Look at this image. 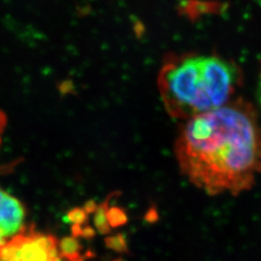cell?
<instances>
[{
    "label": "cell",
    "mask_w": 261,
    "mask_h": 261,
    "mask_svg": "<svg viewBox=\"0 0 261 261\" xmlns=\"http://www.w3.org/2000/svg\"><path fill=\"white\" fill-rule=\"evenodd\" d=\"M108 209H109V200H107L101 205L97 206L95 210L96 211V215L94 218L95 225L97 229L103 234L109 233L111 231V225L109 224L108 218H107Z\"/></svg>",
    "instance_id": "obj_6"
},
{
    "label": "cell",
    "mask_w": 261,
    "mask_h": 261,
    "mask_svg": "<svg viewBox=\"0 0 261 261\" xmlns=\"http://www.w3.org/2000/svg\"><path fill=\"white\" fill-rule=\"evenodd\" d=\"M106 244L109 248L112 249L113 251L118 252H128V245L126 238L122 234H117L115 236L110 237L106 240Z\"/></svg>",
    "instance_id": "obj_8"
},
{
    "label": "cell",
    "mask_w": 261,
    "mask_h": 261,
    "mask_svg": "<svg viewBox=\"0 0 261 261\" xmlns=\"http://www.w3.org/2000/svg\"><path fill=\"white\" fill-rule=\"evenodd\" d=\"M58 248L61 255L69 261H76L81 256L82 246L75 237H66L58 241Z\"/></svg>",
    "instance_id": "obj_5"
},
{
    "label": "cell",
    "mask_w": 261,
    "mask_h": 261,
    "mask_svg": "<svg viewBox=\"0 0 261 261\" xmlns=\"http://www.w3.org/2000/svg\"><path fill=\"white\" fill-rule=\"evenodd\" d=\"M183 174L209 195L248 191L261 172V129L243 99L190 119L175 141Z\"/></svg>",
    "instance_id": "obj_1"
},
{
    "label": "cell",
    "mask_w": 261,
    "mask_h": 261,
    "mask_svg": "<svg viewBox=\"0 0 261 261\" xmlns=\"http://www.w3.org/2000/svg\"><path fill=\"white\" fill-rule=\"evenodd\" d=\"M25 217L21 201L0 187V249L27 227Z\"/></svg>",
    "instance_id": "obj_4"
},
{
    "label": "cell",
    "mask_w": 261,
    "mask_h": 261,
    "mask_svg": "<svg viewBox=\"0 0 261 261\" xmlns=\"http://www.w3.org/2000/svg\"><path fill=\"white\" fill-rule=\"evenodd\" d=\"M107 218L111 227L121 226L128 222L127 214L119 207H112V208L109 207L107 211Z\"/></svg>",
    "instance_id": "obj_7"
},
{
    "label": "cell",
    "mask_w": 261,
    "mask_h": 261,
    "mask_svg": "<svg viewBox=\"0 0 261 261\" xmlns=\"http://www.w3.org/2000/svg\"><path fill=\"white\" fill-rule=\"evenodd\" d=\"M240 79L237 66L217 56H172L159 72V92L170 116L190 119L227 103Z\"/></svg>",
    "instance_id": "obj_2"
},
{
    "label": "cell",
    "mask_w": 261,
    "mask_h": 261,
    "mask_svg": "<svg viewBox=\"0 0 261 261\" xmlns=\"http://www.w3.org/2000/svg\"><path fill=\"white\" fill-rule=\"evenodd\" d=\"M87 213L84 208H74L66 215L67 221L74 224H84L87 219Z\"/></svg>",
    "instance_id": "obj_9"
},
{
    "label": "cell",
    "mask_w": 261,
    "mask_h": 261,
    "mask_svg": "<svg viewBox=\"0 0 261 261\" xmlns=\"http://www.w3.org/2000/svg\"><path fill=\"white\" fill-rule=\"evenodd\" d=\"M260 103H261V95H260Z\"/></svg>",
    "instance_id": "obj_12"
},
{
    "label": "cell",
    "mask_w": 261,
    "mask_h": 261,
    "mask_svg": "<svg viewBox=\"0 0 261 261\" xmlns=\"http://www.w3.org/2000/svg\"><path fill=\"white\" fill-rule=\"evenodd\" d=\"M0 261H69L59 252L58 240L25 227L0 249Z\"/></svg>",
    "instance_id": "obj_3"
},
{
    "label": "cell",
    "mask_w": 261,
    "mask_h": 261,
    "mask_svg": "<svg viewBox=\"0 0 261 261\" xmlns=\"http://www.w3.org/2000/svg\"><path fill=\"white\" fill-rule=\"evenodd\" d=\"M7 124V119H6V115L5 113L0 110V143H1V139H2V135L5 130Z\"/></svg>",
    "instance_id": "obj_10"
},
{
    "label": "cell",
    "mask_w": 261,
    "mask_h": 261,
    "mask_svg": "<svg viewBox=\"0 0 261 261\" xmlns=\"http://www.w3.org/2000/svg\"><path fill=\"white\" fill-rule=\"evenodd\" d=\"M115 261H123V260H119V259H118V260H115Z\"/></svg>",
    "instance_id": "obj_11"
}]
</instances>
